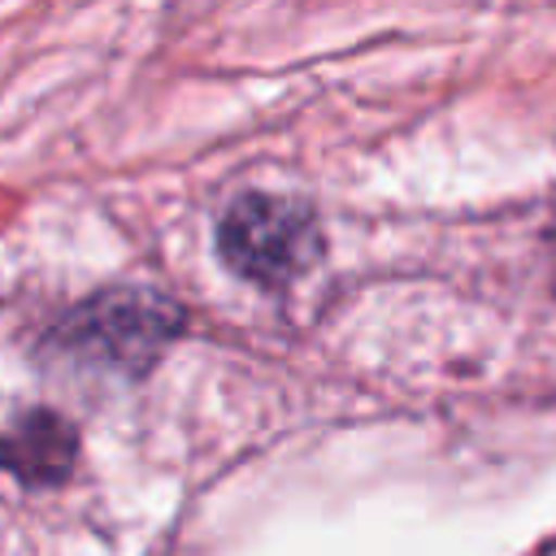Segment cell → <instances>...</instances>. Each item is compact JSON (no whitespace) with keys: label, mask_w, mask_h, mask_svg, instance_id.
<instances>
[{"label":"cell","mask_w":556,"mask_h":556,"mask_svg":"<svg viewBox=\"0 0 556 556\" xmlns=\"http://www.w3.org/2000/svg\"><path fill=\"white\" fill-rule=\"evenodd\" d=\"M217 256L256 287H282L321 256L317 217L287 195H243L217 222Z\"/></svg>","instance_id":"1"},{"label":"cell","mask_w":556,"mask_h":556,"mask_svg":"<svg viewBox=\"0 0 556 556\" xmlns=\"http://www.w3.org/2000/svg\"><path fill=\"white\" fill-rule=\"evenodd\" d=\"M178 326H182L178 304L152 291H109L70 317L65 343L74 356L96 361L104 369L143 374L161 356V348L178 334Z\"/></svg>","instance_id":"2"},{"label":"cell","mask_w":556,"mask_h":556,"mask_svg":"<svg viewBox=\"0 0 556 556\" xmlns=\"http://www.w3.org/2000/svg\"><path fill=\"white\" fill-rule=\"evenodd\" d=\"M78 434L61 413L35 408L0 430V465L26 486H52L74 469Z\"/></svg>","instance_id":"3"},{"label":"cell","mask_w":556,"mask_h":556,"mask_svg":"<svg viewBox=\"0 0 556 556\" xmlns=\"http://www.w3.org/2000/svg\"><path fill=\"white\" fill-rule=\"evenodd\" d=\"M547 243H552V265H556V222H552V230H547Z\"/></svg>","instance_id":"4"}]
</instances>
